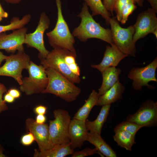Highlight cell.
Returning <instances> with one entry per match:
<instances>
[{
  "label": "cell",
  "instance_id": "obj_1",
  "mask_svg": "<svg viewBox=\"0 0 157 157\" xmlns=\"http://www.w3.org/2000/svg\"><path fill=\"white\" fill-rule=\"evenodd\" d=\"M89 7L84 2L81 13L77 15L81 19L79 26L73 30L72 34L81 42L89 39L101 40L109 44L113 43L110 29L105 28L94 19L89 11Z\"/></svg>",
  "mask_w": 157,
  "mask_h": 157
},
{
  "label": "cell",
  "instance_id": "obj_2",
  "mask_svg": "<svg viewBox=\"0 0 157 157\" xmlns=\"http://www.w3.org/2000/svg\"><path fill=\"white\" fill-rule=\"evenodd\" d=\"M48 78L47 85L41 93H51L68 102L76 99L81 92V89L53 69H46Z\"/></svg>",
  "mask_w": 157,
  "mask_h": 157
},
{
  "label": "cell",
  "instance_id": "obj_3",
  "mask_svg": "<svg viewBox=\"0 0 157 157\" xmlns=\"http://www.w3.org/2000/svg\"><path fill=\"white\" fill-rule=\"evenodd\" d=\"M56 3L57 10L56 26L52 30L46 33L49 44L53 48H63L76 54L74 37L63 16L61 0H56Z\"/></svg>",
  "mask_w": 157,
  "mask_h": 157
},
{
  "label": "cell",
  "instance_id": "obj_4",
  "mask_svg": "<svg viewBox=\"0 0 157 157\" xmlns=\"http://www.w3.org/2000/svg\"><path fill=\"white\" fill-rule=\"evenodd\" d=\"M109 24L113 43L123 53L128 56H135V44L133 40L135 29L133 26L123 28L119 25L116 17L110 18Z\"/></svg>",
  "mask_w": 157,
  "mask_h": 157
},
{
  "label": "cell",
  "instance_id": "obj_5",
  "mask_svg": "<svg viewBox=\"0 0 157 157\" xmlns=\"http://www.w3.org/2000/svg\"><path fill=\"white\" fill-rule=\"evenodd\" d=\"M28 70L29 76L22 78L20 90L28 95L42 93L48 83L46 69L41 65H37L31 61Z\"/></svg>",
  "mask_w": 157,
  "mask_h": 157
},
{
  "label": "cell",
  "instance_id": "obj_6",
  "mask_svg": "<svg viewBox=\"0 0 157 157\" xmlns=\"http://www.w3.org/2000/svg\"><path fill=\"white\" fill-rule=\"evenodd\" d=\"M54 119L49 121V131L54 145L70 142L68 130L71 117L68 111L62 109L53 111Z\"/></svg>",
  "mask_w": 157,
  "mask_h": 157
},
{
  "label": "cell",
  "instance_id": "obj_7",
  "mask_svg": "<svg viewBox=\"0 0 157 157\" xmlns=\"http://www.w3.org/2000/svg\"><path fill=\"white\" fill-rule=\"evenodd\" d=\"M67 50L59 48H53L45 58L41 60L40 64L45 69L51 68L56 70L74 83H79L81 81L79 76L71 71L65 61Z\"/></svg>",
  "mask_w": 157,
  "mask_h": 157
},
{
  "label": "cell",
  "instance_id": "obj_8",
  "mask_svg": "<svg viewBox=\"0 0 157 157\" xmlns=\"http://www.w3.org/2000/svg\"><path fill=\"white\" fill-rule=\"evenodd\" d=\"M4 64L0 67V76L13 78L20 85L22 83V70H28L30 60L29 56L24 51L8 56Z\"/></svg>",
  "mask_w": 157,
  "mask_h": 157
},
{
  "label": "cell",
  "instance_id": "obj_9",
  "mask_svg": "<svg viewBox=\"0 0 157 157\" xmlns=\"http://www.w3.org/2000/svg\"><path fill=\"white\" fill-rule=\"evenodd\" d=\"M157 68V58L150 63L143 67L132 68L128 74L127 77L133 81L132 86L136 91L141 90L143 86L153 90L154 87L149 84L150 81L157 82L156 71Z\"/></svg>",
  "mask_w": 157,
  "mask_h": 157
},
{
  "label": "cell",
  "instance_id": "obj_10",
  "mask_svg": "<svg viewBox=\"0 0 157 157\" xmlns=\"http://www.w3.org/2000/svg\"><path fill=\"white\" fill-rule=\"evenodd\" d=\"M50 20L45 12L41 13L38 26L33 33H27L25 44L29 47H33L39 52V58L41 59L45 58L49 51L46 48L44 40L45 31L50 25Z\"/></svg>",
  "mask_w": 157,
  "mask_h": 157
},
{
  "label": "cell",
  "instance_id": "obj_11",
  "mask_svg": "<svg viewBox=\"0 0 157 157\" xmlns=\"http://www.w3.org/2000/svg\"><path fill=\"white\" fill-rule=\"evenodd\" d=\"M157 12L151 8H149L138 15L136 22L133 26L135 29L133 40L135 43L150 33L154 34L157 39Z\"/></svg>",
  "mask_w": 157,
  "mask_h": 157
},
{
  "label": "cell",
  "instance_id": "obj_12",
  "mask_svg": "<svg viewBox=\"0 0 157 157\" xmlns=\"http://www.w3.org/2000/svg\"><path fill=\"white\" fill-rule=\"evenodd\" d=\"M126 121L144 127L155 126L157 123V102L148 99L141 105L134 114L129 115Z\"/></svg>",
  "mask_w": 157,
  "mask_h": 157
},
{
  "label": "cell",
  "instance_id": "obj_13",
  "mask_svg": "<svg viewBox=\"0 0 157 157\" xmlns=\"http://www.w3.org/2000/svg\"><path fill=\"white\" fill-rule=\"evenodd\" d=\"M26 128L33 135L37 142L39 151L42 152L49 149L54 146L50 137L49 125L47 124H38L32 118L26 121Z\"/></svg>",
  "mask_w": 157,
  "mask_h": 157
},
{
  "label": "cell",
  "instance_id": "obj_14",
  "mask_svg": "<svg viewBox=\"0 0 157 157\" xmlns=\"http://www.w3.org/2000/svg\"><path fill=\"white\" fill-rule=\"evenodd\" d=\"M27 30L28 28L24 27L9 34L0 33V49H4L8 52L24 51L23 45L25 43Z\"/></svg>",
  "mask_w": 157,
  "mask_h": 157
},
{
  "label": "cell",
  "instance_id": "obj_15",
  "mask_svg": "<svg viewBox=\"0 0 157 157\" xmlns=\"http://www.w3.org/2000/svg\"><path fill=\"white\" fill-rule=\"evenodd\" d=\"M88 132L85 121L74 119L71 120L68 135L72 149L81 148L84 142L87 141Z\"/></svg>",
  "mask_w": 157,
  "mask_h": 157
},
{
  "label": "cell",
  "instance_id": "obj_16",
  "mask_svg": "<svg viewBox=\"0 0 157 157\" xmlns=\"http://www.w3.org/2000/svg\"><path fill=\"white\" fill-rule=\"evenodd\" d=\"M106 46L104 56L101 63L97 65H91L92 67L101 73L110 67H116L119 62L128 56L122 52L114 44Z\"/></svg>",
  "mask_w": 157,
  "mask_h": 157
},
{
  "label": "cell",
  "instance_id": "obj_17",
  "mask_svg": "<svg viewBox=\"0 0 157 157\" xmlns=\"http://www.w3.org/2000/svg\"><path fill=\"white\" fill-rule=\"evenodd\" d=\"M125 87L118 81L104 94L99 96L96 106L111 104L122 98Z\"/></svg>",
  "mask_w": 157,
  "mask_h": 157
},
{
  "label": "cell",
  "instance_id": "obj_18",
  "mask_svg": "<svg viewBox=\"0 0 157 157\" xmlns=\"http://www.w3.org/2000/svg\"><path fill=\"white\" fill-rule=\"evenodd\" d=\"M121 73V69L115 67H108L101 73L102 82L98 89L99 96L104 94L119 81V76Z\"/></svg>",
  "mask_w": 157,
  "mask_h": 157
},
{
  "label": "cell",
  "instance_id": "obj_19",
  "mask_svg": "<svg viewBox=\"0 0 157 157\" xmlns=\"http://www.w3.org/2000/svg\"><path fill=\"white\" fill-rule=\"evenodd\" d=\"M34 157H64L72 155L74 152L71 147L70 142L56 144L51 148L40 152L35 150Z\"/></svg>",
  "mask_w": 157,
  "mask_h": 157
},
{
  "label": "cell",
  "instance_id": "obj_20",
  "mask_svg": "<svg viewBox=\"0 0 157 157\" xmlns=\"http://www.w3.org/2000/svg\"><path fill=\"white\" fill-rule=\"evenodd\" d=\"M87 141L93 145L101 154L107 157H116L117 154L102 138L101 134L88 132Z\"/></svg>",
  "mask_w": 157,
  "mask_h": 157
},
{
  "label": "cell",
  "instance_id": "obj_21",
  "mask_svg": "<svg viewBox=\"0 0 157 157\" xmlns=\"http://www.w3.org/2000/svg\"><path fill=\"white\" fill-rule=\"evenodd\" d=\"M102 106L100 112L95 120L91 121L87 119L85 121L87 129L90 133L101 134L103 126L109 114L111 104Z\"/></svg>",
  "mask_w": 157,
  "mask_h": 157
},
{
  "label": "cell",
  "instance_id": "obj_22",
  "mask_svg": "<svg viewBox=\"0 0 157 157\" xmlns=\"http://www.w3.org/2000/svg\"><path fill=\"white\" fill-rule=\"evenodd\" d=\"M99 96L98 92L93 90L85 103L77 111L73 119L85 121L93 108L96 105Z\"/></svg>",
  "mask_w": 157,
  "mask_h": 157
},
{
  "label": "cell",
  "instance_id": "obj_23",
  "mask_svg": "<svg viewBox=\"0 0 157 157\" xmlns=\"http://www.w3.org/2000/svg\"><path fill=\"white\" fill-rule=\"evenodd\" d=\"M115 133L113 138L118 145L131 151L132 146L135 144V137L125 131H118Z\"/></svg>",
  "mask_w": 157,
  "mask_h": 157
},
{
  "label": "cell",
  "instance_id": "obj_24",
  "mask_svg": "<svg viewBox=\"0 0 157 157\" xmlns=\"http://www.w3.org/2000/svg\"><path fill=\"white\" fill-rule=\"evenodd\" d=\"M89 7L92 16L100 15L104 18L107 25L111 16V14L105 8L101 0H83Z\"/></svg>",
  "mask_w": 157,
  "mask_h": 157
},
{
  "label": "cell",
  "instance_id": "obj_25",
  "mask_svg": "<svg viewBox=\"0 0 157 157\" xmlns=\"http://www.w3.org/2000/svg\"><path fill=\"white\" fill-rule=\"evenodd\" d=\"M31 19V15L29 14L24 15L20 19L17 17H14L11 20L10 24L6 25H0V33L24 27L29 22Z\"/></svg>",
  "mask_w": 157,
  "mask_h": 157
},
{
  "label": "cell",
  "instance_id": "obj_26",
  "mask_svg": "<svg viewBox=\"0 0 157 157\" xmlns=\"http://www.w3.org/2000/svg\"><path fill=\"white\" fill-rule=\"evenodd\" d=\"M143 126L134 122L123 121L117 125L114 129V132L118 131H125L131 133L134 136L138 131Z\"/></svg>",
  "mask_w": 157,
  "mask_h": 157
},
{
  "label": "cell",
  "instance_id": "obj_27",
  "mask_svg": "<svg viewBox=\"0 0 157 157\" xmlns=\"http://www.w3.org/2000/svg\"><path fill=\"white\" fill-rule=\"evenodd\" d=\"M76 54L67 50L65 56V60L71 71L75 74L80 76V70L76 61Z\"/></svg>",
  "mask_w": 157,
  "mask_h": 157
},
{
  "label": "cell",
  "instance_id": "obj_28",
  "mask_svg": "<svg viewBox=\"0 0 157 157\" xmlns=\"http://www.w3.org/2000/svg\"><path fill=\"white\" fill-rule=\"evenodd\" d=\"M133 1H134V0H116L114 10L116 12V18L118 21L120 22L121 20L122 12L124 9L129 2Z\"/></svg>",
  "mask_w": 157,
  "mask_h": 157
},
{
  "label": "cell",
  "instance_id": "obj_29",
  "mask_svg": "<svg viewBox=\"0 0 157 157\" xmlns=\"http://www.w3.org/2000/svg\"><path fill=\"white\" fill-rule=\"evenodd\" d=\"M135 3L134 1L130 2L123 10L122 13V19L120 22L122 24L126 23L129 16L137 8Z\"/></svg>",
  "mask_w": 157,
  "mask_h": 157
},
{
  "label": "cell",
  "instance_id": "obj_30",
  "mask_svg": "<svg viewBox=\"0 0 157 157\" xmlns=\"http://www.w3.org/2000/svg\"><path fill=\"white\" fill-rule=\"evenodd\" d=\"M96 154H98L101 156L102 155V154L95 148L94 149H91L88 147L81 151L74 152L72 154L71 156L72 157H84Z\"/></svg>",
  "mask_w": 157,
  "mask_h": 157
},
{
  "label": "cell",
  "instance_id": "obj_31",
  "mask_svg": "<svg viewBox=\"0 0 157 157\" xmlns=\"http://www.w3.org/2000/svg\"><path fill=\"white\" fill-rule=\"evenodd\" d=\"M6 92L7 89L5 86L0 83V113L8 109L6 102L3 99V94Z\"/></svg>",
  "mask_w": 157,
  "mask_h": 157
},
{
  "label": "cell",
  "instance_id": "obj_32",
  "mask_svg": "<svg viewBox=\"0 0 157 157\" xmlns=\"http://www.w3.org/2000/svg\"><path fill=\"white\" fill-rule=\"evenodd\" d=\"M35 140V138L33 135L30 132L23 136L21 140L22 144L25 146L31 144Z\"/></svg>",
  "mask_w": 157,
  "mask_h": 157
},
{
  "label": "cell",
  "instance_id": "obj_33",
  "mask_svg": "<svg viewBox=\"0 0 157 157\" xmlns=\"http://www.w3.org/2000/svg\"><path fill=\"white\" fill-rule=\"evenodd\" d=\"M116 0H103L102 3L106 10L112 15Z\"/></svg>",
  "mask_w": 157,
  "mask_h": 157
},
{
  "label": "cell",
  "instance_id": "obj_34",
  "mask_svg": "<svg viewBox=\"0 0 157 157\" xmlns=\"http://www.w3.org/2000/svg\"><path fill=\"white\" fill-rule=\"evenodd\" d=\"M47 109V107L45 106L39 105L35 107L34 111L38 115H44L46 113Z\"/></svg>",
  "mask_w": 157,
  "mask_h": 157
},
{
  "label": "cell",
  "instance_id": "obj_35",
  "mask_svg": "<svg viewBox=\"0 0 157 157\" xmlns=\"http://www.w3.org/2000/svg\"><path fill=\"white\" fill-rule=\"evenodd\" d=\"M8 92L15 98H19L20 96L19 91L15 89H11L8 90Z\"/></svg>",
  "mask_w": 157,
  "mask_h": 157
},
{
  "label": "cell",
  "instance_id": "obj_36",
  "mask_svg": "<svg viewBox=\"0 0 157 157\" xmlns=\"http://www.w3.org/2000/svg\"><path fill=\"white\" fill-rule=\"evenodd\" d=\"M46 120V117L43 115H38L36 118V122L38 124L44 123Z\"/></svg>",
  "mask_w": 157,
  "mask_h": 157
},
{
  "label": "cell",
  "instance_id": "obj_37",
  "mask_svg": "<svg viewBox=\"0 0 157 157\" xmlns=\"http://www.w3.org/2000/svg\"><path fill=\"white\" fill-rule=\"evenodd\" d=\"M14 98L8 92L5 95L4 97V100L6 102L9 103L13 102L15 100Z\"/></svg>",
  "mask_w": 157,
  "mask_h": 157
},
{
  "label": "cell",
  "instance_id": "obj_38",
  "mask_svg": "<svg viewBox=\"0 0 157 157\" xmlns=\"http://www.w3.org/2000/svg\"><path fill=\"white\" fill-rule=\"evenodd\" d=\"M150 4L151 8L157 12V0H146Z\"/></svg>",
  "mask_w": 157,
  "mask_h": 157
},
{
  "label": "cell",
  "instance_id": "obj_39",
  "mask_svg": "<svg viewBox=\"0 0 157 157\" xmlns=\"http://www.w3.org/2000/svg\"><path fill=\"white\" fill-rule=\"evenodd\" d=\"M8 16V13L4 10L0 3V17L2 18H6Z\"/></svg>",
  "mask_w": 157,
  "mask_h": 157
},
{
  "label": "cell",
  "instance_id": "obj_40",
  "mask_svg": "<svg viewBox=\"0 0 157 157\" xmlns=\"http://www.w3.org/2000/svg\"><path fill=\"white\" fill-rule=\"evenodd\" d=\"M7 3L13 4H17L20 3L21 0H4Z\"/></svg>",
  "mask_w": 157,
  "mask_h": 157
},
{
  "label": "cell",
  "instance_id": "obj_41",
  "mask_svg": "<svg viewBox=\"0 0 157 157\" xmlns=\"http://www.w3.org/2000/svg\"><path fill=\"white\" fill-rule=\"evenodd\" d=\"M7 56H8L4 55L2 52L0 51V65L2 61L5 60Z\"/></svg>",
  "mask_w": 157,
  "mask_h": 157
},
{
  "label": "cell",
  "instance_id": "obj_42",
  "mask_svg": "<svg viewBox=\"0 0 157 157\" xmlns=\"http://www.w3.org/2000/svg\"><path fill=\"white\" fill-rule=\"evenodd\" d=\"M135 3H136L138 6L140 7L143 6V3L144 0H134Z\"/></svg>",
  "mask_w": 157,
  "mask_h": 157
},
{
  "label": "cell",
  "instance_id": "obj_43",
  "mask_svg": "<svg viewBox=\"0 0 157 157\" xmlns=\"http://www.w3.org/2000/svg\"><path fill=\"white\" fill-rule=\"evenodd\" d=\"M3 149L1 146L0 145V157H6V156L3 153Z\"/></svg>",
  "mask_w": 157,
  "mask_h": 157
},
{
  "label": "cell",
  "instance_id": "obj_44",
  "mask_svg": "<svg viewBox=\"0 0 157 157\" xmlns=\"http://www.w3.org/2000/svg\"><path fill=\"white\" fill-rule=\"evenodd\" d=\"M2 19V18L0 17V21H1Z\"/></svg>",
  "mask_w": 157,
  "mask_h": 157
}]
</instances>
